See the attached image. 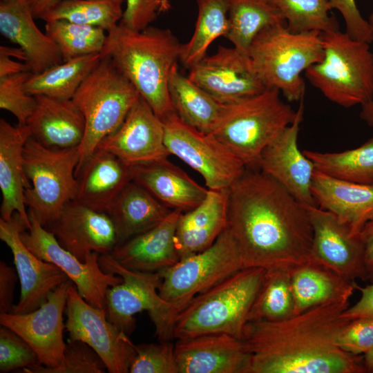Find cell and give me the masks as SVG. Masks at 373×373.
Returning a JSON list of instances; mask_svg holds the SVG:
<instances>
[{"label": "cell", "instance_id": "25", "mask_svg": "<svg viewBox=\"0 0 373 373\" xmlns=\"http://www.w3.org/2000/svg\"><path fill=\"white\" fill-rule=\"evenodd\" d=\"M35 19L26 0H0V32L23 50L33 74L63 62L56 44Z\"/></svg>", "mask_w": 373, "mask_h": 373}, {"label": "cell", "instance_id": "18", "mask_svg": "<svg viewBox=\"0 0 373 373\" xmlns=\"http://www.w3.org/2000/svg\"><path fill=\"white\" fill-rule=\"evenodd\" d=\"M23 230L26 228L17 213L10 220L0 218V239L12 251L21 285L20 298L12 310L15 314L38 309L52 291L69 279L57 266L40 259L25 245L20 236Z\"/></svg>", "mask_w": 373, "mask_h": 373}, {"label": "cell", "instance_id": "8", "mask_svg": "<svg viewBox=\"0 0 373 373\" xmlns=\"http://www.w3.org/2000/svg\"><path fill=\"white\" fill-rule=\"evenodd\" d=\"M140 97L138 91L111 59L102 57L72 99L86 122L84 137L78 147L79 160L75 173L93 154L99 142L117 130Z\"/></svg>", "mask_w": 373, "mask_h": 373}, {"label": "cell", "instance_id": "14", "mask_svg": "<svg viewBox=\"0 0 373 373\" xmlns=\"http://www.w3.org/2000/svg\"><path fill=\"white\" fill-rule=\"evenodd\" d=\"M65 324L69 338L80 340L100 356L110 373L129 372L135 344L107 318L106 307L87 303L73 284L66 303Z\"/></svg>", "mask_w": 373, "mask_h": 373}, {"label": "cell", "instance_id": "56", "mask_svg": "<svg viewBox=\"0 0 373 373\" xmlns=\"http://www.w3.org/2000/svg\"><path fill=\"white\" fill-rule=\"evenodd\" d=\"M169 8H170V5H169V0H162L159 12H164L169 10Z\"/></svg>", "mask_w": 373, "mask_h": 373}, {"label": "cell", "instance_id": "15", "mask_svg": "<svg viewBox=\"0 0 373 373\" xmlns=\"http://www.w3.org/2000/svg\"><path fill=\"white\" fill-rule=\"evenodd\" d=\"M73 283L68 279L52 291L46 302L26 314H0V324L20 336L33 349L39 363L46 367L59 366L66 343L63 314L68 289Z\"/></svg>", "mask_w": 373, "mask_h": 373}, {"label": "cell", "instance_id": "34", "mask_svg": "<svg viewBox=\"0 0 373 373\" xmlns=\"http://www.w3.org/2000/svg\"><path fill=\"white\" fill-rule=\"evenodd\" d=\"M101 54L77 57L32 74L25 84L26 93L59 99H72L76 91L97 66Z\"/></svg>", "mask_w": 373, "mask_h": 373}, {"label": "cell", "instance_id": "40", "mask_svg": "<svg viewBox=\"0 0 373 373\" xmlns=\"http://www.w3.org/2000/svg\"><path fill=\"white\" fill-rule=\"evenodd\" d=\"M45 33L56 44L63 61L101 53L106 39L102 28L64 19L46 21Z\"/></svg>", "mask_w": 373, "mask_h": 373}, {"label": "cell", "instance_id": "13", "mask_svg": "<svg viewBox=\"0 0 373 373\" xmlns=\"http://www.w3.org/2000/svg\"><path fill=\"white\" fill-rule=\"evenodd\" d=\"M28 213L30 227L20 234L25 245L38 258L62 270L87 303L96 307H105L108 289L121 283L122 278L101 268L100 254L97 252L89 253L85 261H81L64 249L32 213Z\"/></svg>", "mask_w": 373, "mask_h": 373}, {"label": "cell", "instance_id": "46", "mask_svg": "<svg viewBox=\"0 0 373 373\" xmlns=\"http://www.w3.org/2000/svg\"><path fill=\"white\" fill-rule=\"evenodd\" d=\"M338 346L354 356H363L373 348V318L350 319L341 329Z\"/></svg>", "mask_w": 373, "mask_h": 373}, {"label": "cell", "instance_id": "9", "mask_svg": "<svg viewBox=\"0 0 373 373\" xmlns=\"http://www.w3.org/2000/svg\"><path fill=\"white\" fill-rule=\"evenodd\" d=\"M99 262L105 272L122 278L121 283L111 287L106 292L105 307L108 319L129 335L135 328L134 315L147 311L159 341L174 338L175 321L184 307L161 298L157 289L160 282L159 274L128 269L109 254L100 255Z\"/></svg>", "mask_w": 373, "mask_h": 373}, {"label": "cell", "instance_id": "11", "mask_svg": "<svg viewBox=\"0 0 373 373\" xmlns=\"http://www.w3.org/2000/svg\"><path fill=\"white\" fill-rule=\"evenodd\" d=\"M243 268L238 246L227 226L209 247L158 271V293L164 300L184 308L197 294Z\"/></svg>", "mask_w": 373, "mask_h": 373}, {"label": "cell", "instance_id": "1", "mask_svg": "<svg viewBox=\"0 0 373 373\" xmlns=\"http://www.w3.org/2000/svg\"><path fill=\"white\" fill-rule=\"evenodd\" d=\"M227 226L244 268L290 269L311 258L306 207L260 169L246 168L228 189Z\"/></svg>", "mask_w": 373, "mask_h": 373}, {"label": "cell", "instance_id": "32", "mask_svg": "<svg viewBox=\"0 0 373 373\" xmlns=\"http://www.w3.org/2000/svg\"><path fill=\"white\" fill-rule=\"evenodd\" d=\"M173 210L134 181L122 191L107 213L112 218L118 243L160 223Z\"/></svg>", "mask_w": 373, "mask_h": 373}, {"label": "cell", "instance_id": "23", "mask_svg": "<svg viewBox=\"0 0 373 373\" xmlns=\"http://www.w3.org/2000/svg\"><path fill=\"white\" fill-rule=\"evenodd\" d=\"M181 211L175 209L154 227L117 244L109 254L123 267L158 272L180 260L175 231Z\"/></svg>", "mask_w": 373, "mask_h": 373}, {"label": "cell", "instance_id": "55", "mask_svg": "<svg viewBox=\"0 0 373 373\" xmlns=\"http://www.w3.org/2000/svg\"><path fill=\"white\" fill-rule=\"evenodd\" d=\"M363 365L365 372L373 373V348L363 355Z\"/></svg>", "mask_w": 373, "mask_h": 373}, {"label": "cell", "instance_id": "30", "mask_svg": "<svg viewBox=\"0 0 373 373\" xmlns=\"http://www.w3.org/2000/svg\"><path fill=\"white\" fill-rule=\"evenodd\" d=\"M227 195L228 189H209L199 205L180 213L175 231L180 259L209 247L227 227Z\"/></svg>", "mask_w": 373, "mask_h": 373}, {"label": "cell", "instance_id": "28", "mask_svg": "<svg viewBox=\"0 0 373 373\" xmlns=\"http://www.w3.org/2000/svg\"><path fill=\"white\" fill-rule=\"evenodd\" d=\"M312 192L316 204L334 213L354 236L373 218V184L346 182L315 170Z\"/></svg>", "mask_w": 373, "mask_h": 373}, {"label": "cell", "instance_id": "47", "mask_svg": "<svg viewBox=\"0 0 373 373\" xmlns=\"http://www.w3.org/2000/svg\"><path fill=\"white\" fill-rule=\"evenodd\" d=\"M332 9H336L342 15L345 32L352 38L373 43V28L368 20L365 19L356 4V0H328Z\"/></svg>", "mask_w": 373, "mask_h": 373}, {"label": "cell", "instance_id": "44", "mask_svg": "<svg viewBox=\"0 0 373 373\" xmlns=\"http://www.w3.org/2000/svg\"><path fill=\"white\" fill-rule=\"evenodd\" d=\"M32 74L27 71L0 78V108L11 113L19 125H26L36 106L35 96L25 90V84Z\"/></svg>", "mask_w": 373, "mask_h": 373}, {"label": "cell", "instance_id": "49", "mask_svg": "<svg viewBox=\"0 0 373 373\" xmlns=\"http://www.w3.org/2000/svg\"><path fill=\"white\" fill-rule=\"evenodd\" d=\"M19 278L16 269L0 261V314L12 312L15 285Z\"/></svg>", "mask_w": 373, "mask_h": 373}, {"label": "cell", "instance_id": "17", "mask_svg": "<svg viewBox=\"0 0 373 373\" xmlns=\"http://www.w3.org/2000/svg\"><path fill=\"white\" fill-rule=\"evenodd\" d=\"M313 231L311 258L354 283L367 281L364 247L360 236L332 212L317 205L306 207Z\"/></svg>", "mask_w": 373, "mask_h": 373}, {"label": "cell", "instance_id": "38", "mask_svg": "<svg viewBox=\"0 0 373 373\" xmlns=\"http://www.w3.org/2000/svg\"><path fill=\"white\" fill-rule=\"evenodd\" d=\"M294 315V303L290 269H266L249 310L247 321H277Z\"/></svg>", "mask_w": 373, "mask_h": 373}, {"label": "cell", "instance_id": "45", "mask_svg": "<svg viewBox=\"0 0 373 373\" xmlns=\"http://www.w3.org/2000/svg\"><path fill=\"white\" fill-rule=\"evenodd\" d=\"M40 363L38 356L20 336L12 329L0 327V372L6 373Z\"/></svg>", "mask_w": 373, "mask_h": 373}, {"label": "cell", "instance_id": "35", "mask_svg": "<svg viewBox=\"0 0 373 373\" xmlns=\"http://www.w3.org/2000/svg\"><path fill=\"white\" fill-rule=\"evenodd\" d=\"M228 19L226 37L235 48L246 53L262 30L286 24L278 10L267 0H229Z\"/></svg>", "mask_w": 373, "mask_h": 373}, {"label": "cell", "instance_id": "3", "mask_svg": "<svg viewBox=\"0 0 373 373\" xmlns=\"http://www.w3.org/2000/svg\"><path fill=\"white\" fill-rule=\"evenodd\" d=\"M182 46L169 29L149 26L136 31L119 23L108 32L100 54L111 59L162 119L174 112L169 78L180 59Z\"/></svg>", "mask_w": 373, "mask_h": 373}, {"label": "cell", "instance_id": "29", "mask_svg": "<svg viewBox=\"0 0 373 373\" xmlns=\"http://www.w3.org/2000/svg\"><path fill=\"white\" fill-rule=\"evenodd\" d=\"M133 181L166 207L182 212L199 205L209 191L168 159L133 166Z\"/></svg>", "mask_w": 373, "mask_h": 373}, {"label": "cell", "instance_id": "51", "mask_svg": "<svg viewBox=\"0 0 373 373\" xmlns=\"http://www.w3.org/2000/svg\"><path fill=\"white\" fill-rule=\"evenodd\" d=\"M359 236L364 247L367 280L373 283V218L364 225Z\"/></svg>", "mask_w": 373, "mask_h": 373}, {"label": "cell", "instance_id": "4", "mask_svg": "<svg viewBox=\"0 0 373 373\" xmlns=\"http://www.w3.org/2000/svg\"><path fill=\"white\" fill-rule=\"evenodd\" d=\"M265 270L243 268L197 294L178 315L173 338L226 334L241 339Z\"/></svg>", "mask_w": 373, "mask_h": 373}, {"label": "cell", "instance_id": "33", "mask_svg": "<svg viewBox=\"0 0 373 373\" xmlns=\"http://www.w3.org/2000/svg\"><path fill=\"white\" fill-rule=\"evenodd\" d=\"M169 93L177 115L205 133L213 132L227 111V104L218 102L180 73L177 63L170 72Z\"/></svg>", "mask_w": 373, "mask_h": 373}, {"label": "cell", "instance_id": "53", "mask_svg": "<svg viewBox=\"0 0 373 373\" xmlns=\"http://www.w3.org/2000/svg\"><path fill=\"white\" fill-rule=\"evenodd\" d=\"M35 19H41L44 15L52 10L64 0H26Z\"/></svg>", "mask_w": 373, "mask_h": 373}, {"label": "cell", "instance_id": "31", "mask_svg": "<svg viewBox=\"0 0 373 373\" xmlns=\"http://www.w3.org/2000/svg\"><path fill=\"white\" fill-rule=\"evenodd\" d=\"M294 314L325 304L350 300L355 289L327 267L309 260L290 269Z\"/></svg>", "mask_w": 373, "mask_h": 373}, {"label": "cell", "instance_id": "10", "mask_svg": "<svg viewBox=\"0 0 373 373\" xmlns=\"http://www.w3.org/2000/svg\"><path fill=\"white\" fill-rule=\"evenodd\" d=\"M23 158L30 184L24 191V203L28 211L46 227L77 198L79 149L47 148L30 137L24 146Z\"/></svg>", "mask_w": 373, "mask_h": 373}, {"label": "cell", "instance_id": "52", "mask_svg": "<svg viewBox=\"0 0 373 373\" xmlns=\"http://www.w3.org/2000/svg\"><path fill=\"white\" fill-rule=\"evenodd\" d=\"M0 51V78L22 72L30 71L26 63L15 61Z\"/></svg>", "mask_w": 373, "mask_h": 373}, {"label": "cell", "instance_id": "12", "mask_svg": "<svg viewBox=\"0 0 373 373\" xmlns=\"http://www.w3.org/2000/svg\"><path fill=\"white\" fill-rule=\"evenodd\" d=\"M161 119L170 155L199 173L208 189L227 190L245 172L242 162L212 133L189 125L175 111Z\"/></svg>", "mask_w": 373, "mask_h": 373}, {"label": "cell", "instance_id": "42", "mask_svg": "<svg viewBox=\"0 0 373 373\" xmlns=\"http://www.w3.org/2000/svg\"><path fill=\"white\" fill-rule=\"evenodd\" d=\"M106 367L96 352L86 343L69 338L61 364L46 367L41 363L25 367V373H104Z\"/></svg>", "mask_w": 373, "mask_h": 373}, {"label": "cell", "instance_id": "26", "mask_svg": "<svg viewBox=\"0 0 373 373\" xmlns=\"http://www.w3.org/2000/svg\"><path fill=\"white\" fill-rule=\"evenodd\" d=\"M26 125L31 137L53 149L78 148L83 141L86 122L73 99H59L39 95Z\"/></svg>", "mask_w": 373, "mask_h": 373}, {"label": "cell", "instance_id": "37", "mask_svg": "<svg viewBox=\"0 0 373 373\" xmlns=\"http://www.w3.org/2000/svg\"><path fill=\"white\" fill-rule=\"evenodd\" d=\"M198 17L190 40L182 46L180 60L191 68L206 56L217 38L226 37L229 30V0H197Z\"/></svg>", "mask_w": 373, "mask_h": 373}, {"label": "cell", "instance_id": "39", "mask_svg": "<svg viewBox=\"0 0 373 373\" xmlns=\"http://www.w3.org/2000/svg\"><path fill=\"white\" fill-rule=\"evenodd\" d=\"M123 0H64L44 15V21L64 19L110 31L123 16Z\"/></svg>", "mask_w": 373, "mask_h": 373}, {"label": "cell", "instance_id": "7", "mask_svg": "<svg viewBox=\"0 0 373 373\" xmlns=\"http://www.w3.org/2000/svg\"><path fill=\"white\" fill-rule=\"evenodd\" d=\"M280 95L278 89L267 88L259 94L227 104L212 133L247 169H258L265 148L296 118V111Z\"/></svg>", "mask_w": 373, "mask_h": 373}, {"label": "cell", "instance_id": "22", "mask_svg": "<svg viewBox=\"0 0 373 373\" xmlns=\"http://www.w3.org/2000/svg\"><path fill=\"white\" fill-rule=\"evenodd\" d=\"M178 373H247L250 353L243 341L226 334L178 339Z\"/></svg>", "mask_w": 373, "mask_h": 373}, {"label": "cell", "instance_id": "21", "mask_svg": "<svg viewBox=\"0 0 373 373\" xmlns=\"http://www.w3.org/2000/svg\"><path fill=\"white\" fill-rule=\"evenodd\" d=\"M45 228L54 234L64 249L82 262L90 252L110 254L118 243L111 216L76 199L68 202L57 218Z\"/></svg>", "mask_w": 373, "mask_h": 373}, {"label": "cell", "instance_id": "19", "mask_svg": "<svg viewBox=\"0 0 373 373\" xmlns=\"http://www.w3.org/2000/svg\"><path fill=\"white\" fill-rule=\"evenodd\" d=\"M97 149L108 151L128 166L168 159L162 120L140 96L121 126L104 138Z\"/></svg>", "mask_w": 373, "mask_h": 373}, {"label": "cell", "instance_id": "50", "mask_svg": "<svg viewBox=\"0 0 373 373\" xmlns=\"http://www.w3.org/2000/svg\"><path fill=\"white\" fill-rule=\"evenodd\" d=\"M355 289L361 292V297L353 305L349 306L343 313V316L348 319L358 317L373 318V283L364 287L354 283Z\"/></svg>", "mask_w": 373, "mask_h": 373}, {"label": "cell", "instance_id": "5", "mask_svg": "<svg viewBox=\"0 0 373 373\" xmlns=\"http://www.w3.org/2000/svg\"><path fill=\"white\" fill-rule=\"evenodd\" d=\"M248 54L266 88H274L289 102L304 98L309 67L321 61L323 48L321 32H293L286 24L269 26L252 41Z\"/></svg>", "mask_w": 373, "mask_h": 373}, {"label": "cell", "instance_id": "36", "mask_svg": "<svg viewBox=\"0 0 373 373\" xmlns=\"http://www.w3.org/2000/svg\"><path fill=\"white\" fill-rule=\"evenodd\" d=\"M316 170L336 179L373 184V135L361 146L341 152L304 150Z\"/></svg>", "mask_w": 373, "mask_h": 373}, {"label": "cell", "instance_id": "20", "mask_svg": "<svg viewBox=\"0 0 373 373\" xmlns=\"http://www.w3.org/2000/svg\"><path fill=\"white\" fill-rule=\"evenodd\" d=\"M299 102L294 121L261 153L258 169L273 178L300 203L307 207L317 205L312 192L316 169L298 146L300 124L304 113L303 98Z\"/></svg>", "mask_w": 373, "mask_h": 373}, {"label": "cell", "instance_id": "2", "mask_svg": "<svg viewBox=\"0 0 373 373\" xmlns=\"http://www.w3.org/2000/svg\"><path fill=\"white\" fill-rule=\"evenodd\" d=\"M350 305L341 300L280 321L247 322L241 338L251 355L247 373L365 372L363 356L337 345Z\"/></svg>", "mask_w": 373, "mask_h": 373}, {"label": "cell", "instance_id": "6", "mask_svg": "<svg viewBox=\"0 0 373 373\" xmlns=\"http://www.w3.org/2000/svg\"><path fill=\"white\" fill-rule=\"evenodd\" d=\"M323 57L305 77L329 101L344 108L373 100V52L370 44L339 29L321 33Z\"/></svg>", "mask_w": 373, "mask_h": 373}, {"label": "cell", "instance_id": "54", "mask_svg": "<svg viewBox=\"0 0 373 373\" xmlns=\"http://www.w3.org/2000/svg\"><path fill=\"white\" fill-rule=\"evenodd\" d=\"M368 21L373 28V12L369 16ZM361 107V119L367 125L373 127V100Z\"/></svg>", "mask_w": 373, "mask_h": 373}, {"label": "cell", "instance_id": "43", "mask_svg": "<svg viewBox=\"0 0 373 373\" xmlns=\"http://www.w3.org/2000/svg\"><path fill=\"white\" fill-rule=\"evenodd\" d=\"M131 359V373H178L175 344L171 341L135 345Z\"/></svg>", "mask_w": 373, "mask_h": 373}, {"label": "cell", "instance_id": "48", "mask_svg": "<svg viewBox=\"0 0 373 373\" xmlns=\"http://www.w3.org/2000/svg\"><path fill=\"white\" fill-rule=\"evenodd\" d=\"M162 0H126L120 23L128 29L142 30L155 20Z\"/></svg>", "mask_w": 373, "mask_h": 373}, {"label": "cell", "instance_id": "24", "mask_svg": "<svg viewBox=\"0 0 373 373\" xmlns=\"http://www.w3.org/2000/svg\"><path fill=\"white\" fill-rule=\"evenodd\" d=\"M31 137L28 125L13 126L0 119V189L2 194L1 218L10 220L17 213L26 230L30 222L24 203V191L30 187L24 167L23 152Z\"/></svg>", "mask_w": 373, "mask_h": 373}, {"label": "cell", "instance_id": "27", "mask_svg": "<svg viewBox=\"0 0 373 373\" xmlns=\"http://www.w3.org/2000/svg\"><path fill=\"white\" fill-rule=\"evenodd\" d=\"M75 175L78 184L76 200L107 213L124 188L133 181V166L111 153L97 149Z\"/></svg>", "mask_w": 373, "mask_h": 373}, {"label": "cell", "instance_id": "41", "mask_svg": "<svg viewBox=\"0 0 373 373\" xmlns=\"http://www.w3.org/2000/svg\"><path fill=\"white\" fill-rule=\"evenodd\" d=\"M280 13L293 32H325L339 29L328 0H267Z\"/></svg>", "mask_w": 373, "mask_h": 373}, {"label": "cell", "instance_id": "16", "mask_svg": "<svg viewBox=\"0 0 373 373\" xmlns=\"http://www.w3.org/2000/svg\"><path fill=\"white\" fill-rule=\"evenodd\" d=\"M190 69L188 77L218 102L230 104L260 93L267 88L248 53L219 46Z\"/></svg>", "mask_w": 373, "mask_h": 373}]
</instances>
